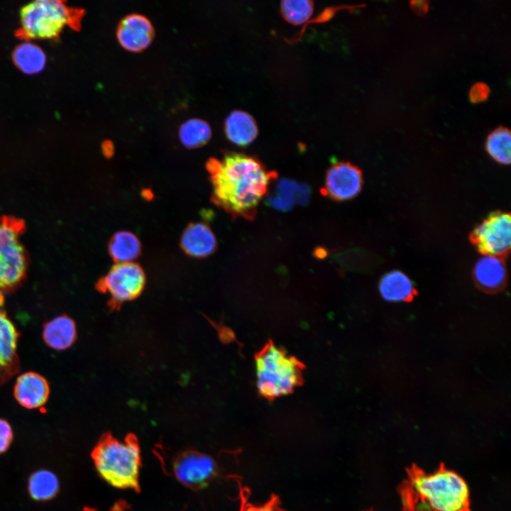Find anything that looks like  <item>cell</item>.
I'll return each instance as SVG.
<instances>
[{
	"mask_svg": "<svg viewBox=\"0 0 511 511\" xmlns=\"http://www.w3.org/2000/svg\"><path fill=\"white\" fill-rule=\"evenodd\" d=\"M212 187L211 200L234 218L253 220L270 185L278 178L255 157L230 152L207 164Z\"/></svg>",
	"mask_w": 511,
	"mask_h": 511,
	"instance_id": "cell-1",
	"label": "cell"
},
{
	"mask_svg": "<svg viewBox=\"0 0 511 511\" xmlns=\"http://www.w3.org/2000/svg\"><path fill=\"white\" fill-rule=\"evenodd\" d=\"M468 496L464 480L443 466L430 474L414 466L402 488L405 511H459L468 507Z\"/></svg>",
	"mask_w": 511,
	"mask_h": 511,
	"instance_id": "cell-2",
	"label": "cell"
},
{
	"mask_svg": "<svg viewBox=\"0 0 511 511\" xmlns=\"http://www.w3.org/2000/svg\"><path fill=\"white\" fill-rule=\"evenodd\" d=\"M259 393L273 399L292 392L302 382L304 366L271 341L255 356Z\"/></svg>",
	"mask_w": 511,
	"mask_h": 511,
	"instance_id": "cell-3",
	"label": "cell"
},
{
	"mask_svg": "<svg viewBox=\"0 0 511 511\" xmlns=\"http://www.w3.org/2000/svg\"><path fill=\"white\" fill-rule=\"evenodd\" d=\"M93 459L97 472L109 485L117 488L136 485L141 454L134 441L107 438L97 446Z\"/></svg>",
	"mask_w": 511,
	"mask_h": 511,
	"instance_id": "cell-4",
	"label": "cell"
},
{
	"mask_svg": "<svg viewBox=\"0 0 511 511\" xmlns=\"http://www.w3.org/2000/svg\"><path fill=\"white\" fill-rule=\"evenodd\" d=\"M79 11L61 1L36 0L20 11L19 35L26 40L57 38L67 26H75Z\"/></svg>",
	"mask_w": 511,
	"mask_h": 511,
	"instance_id": "cell-5",
	"label": "cell"
},
{
	"mask_svg": "<svg viewBox=\"0 0 511 511\" xmlns=\"http://www.w3.org/2000/svg\"><path fill=\"white\" fill-rule=\"evenodd\" d=\"M23 229L22 221L0 218V295L16 289L26 277L28 261L21 239Z\"/></svg>",
	"mask_w": 511,
	"mask_h": 511,
	"instance_id": "cell-6",
	"label": "cell"
},
{
	"mask_svg": "<svg viewBox=\"0 0 511 511\" xmlns=\"http://www.w3.org/2000/svg\"><path fill=\"white\" fill-rule=\"evenodd\" d=\"M145 276L136 263H120L114 265L109 273L97 282V289L110 297L109 305L119 309L125 302L139 296L145 286Z\"/></svg>",
	"mask_w": 511,
	"mask_h": 511,
	"instance_id": "cell-7",
	"label": "cell"
},
{
	"mask_svg": "<svg viewBox=\"0 0 511 511\" xmlns=\"http://www.w3.org/2000/svg\"><path fill=\"white\" fill-rule=\"evenodd\" d=\"M510 223V213L493 211L472 230L469 240L483 256L505 259L511 246Z\"/></svg>",
	"mask_w": 511,
	"mask_h": 511,
	"instance_id": "cell-8",
	"label": "cell"
},
{
	"mask_svg": "<svg viewBox=\"0 0 511 511\" xmlns=\"http://www.w3.org/2000/svg\"><path fill=\"white\" fill-rule=\"evenodd\" d=\"M363 183V173L358 166L349 162H336L326 172L322 193L335 201H346L360 193Z\"/></svg>",
	"mask_w": 511,
	"mask_h": 511,
	"instance_id": "cell-9",
	"label": "cell"
},
{
	"mask_svg": "<svg viewBox=\"0 0 511 511\" xmlns=\"http://www.w3.org/2000/svg\"><path fill=\"white\" fill-rule=\"evenodd\" d=\"M18 337L13 323L6 312L0 309V385L9 380L19 370Z\"/></svg>",
	"mask_w": 511,
	"mask_h": 511,
	"instance_id": "cell-10",
	"label": "cell"
},
{
	"mask_svg": "<svg viewBox=\"0 0 511 511\" xmlns=\"http://www.w3.org/2000/svg\"><path fill=\"white\" fill-rule=\"evenodd\" d=\"M116 35L119 43L126 50L138 52L150 45L154 29L148 18L141 14L131 13L121 20Z\"/></svg>",
	"mask_w": 511,
	"mask_h": 511,
	"instance_id": "cell-11",
	"label": "cell"
},
{
	"mask_svg": "<svg viewBox=\"0 0 511 511\" xmlns=\"http://www.w3.org/2000/svg\"><path fill=\"white\" fill-rule=\"evenodd\" d=\"M215 468V463L210 456L194 452L184 454L175 461L174 473L182 483L200 486L211 478Z\"/></svg>",
	"mask_w": 511,
	"mask_h": 511,
	"instance_id": "cell-12",
	"label": "cell"
},
{
	"mask_svg": "<svg viewBox=\"0 0 511 511\" xmlns=\"http://www.w3.org/2000/svg\"><path fill=\"white\" fill-rule=\"evenodd\" d=\"M49 395L48 380L40 374L33 371L20 375L13 388L15 399L26 409L42 407L46 403Z\"/></svg>",
	"mask_w": 511,
	"mask_h": 511,
	"instance_id": "cell-13",
	"label": "cell"
},
{
	"mask_svg": "<svg viewBox=\"0 0 511 511\" xmlns=\"http://www.w3.org/2000/svg\"><path fill=\"white\" fill-rule=\"evenodd\" d=\"M473 277L477 285L488 292H496L504 287L507 279L505 259L483 256L473 269Z\"/></svg>",
	"mask_w": 511,
	"mask_h": 511,
	"instance_id": "cell-14",
	"label": "cell"
},
{
	"mask_svg": "<svg viewBox=\"0 0 511 511\" xmlns=\"http://www.w3.org/2000/svg\"><path fill=\"white\" fill-rule=\"evenodd\" d=\"M181 246L188 255L202 258L211 255L216 248V237L210 228L203 223H194L184 231Z\"/></svg>",
	"mask_w": 511,
	"mask_h": 511,
	"instance_id": "cell-15",
	"label": "cell"
},
{
	"mask_svg": "<svg viewBox=\"0 0 511 511\" xmlns=\"http://www.w3.org/2000/svg\"><path fill=\"white\" fill-rule=\"evenodd\" d=\"M76 338L75 323L66 314L54 317L43 326V341L48 346L53 349L65 350L73 345Z\"/></svg>",
	"mask_w": 511,
	"mask_h": 511,
	"instance_id": "cell-16",
	"label": "cell"
},
{
	"mask_svg": "<svg viewBox=\"0 0 511 511\" xmlns=\"http://www.w3.org/2000/svg\"><path fill=\"white\" fill-rule=\"evenodd\" d=\"M310 197L309 187L305 184L282 179L276 185L268 203L276 209L287 211L295 204H305Z\"/></svg>",
	"mask_w": 511,
	"mask_h": 511,
	"instance_id": "cell-17",
	"label": "cell"
},
{
	"mask_svg": "<svg viewBox=\"0 0 511 511\" xmlns=\"http://www.w3.org/2000/svg\"><path fill=\"white\" fill-rule=\"evenodd\" d=\"M224 131L228 139L239 146H246L251 143L258 133L253 117L241 110L233 111L226 117Z\"/></svg>",
	"mask_w": 511,
	"mask_h": 511,
	"instance_id": "cell-18",
	"label": "cell"
},
{
	"mask_svg": "<svg viewBox=\"0 0 511 511\" xmlns=\"http://www.w3.org/2000/svg\"><path fill=\"white\" fill-rule=\"evenodd\" d=\"M379 291L385 300L390 302L408 301L415 295L410 278L397 270L388 272L381 278Z\"/></svg>",
	"mask_w": 511,
	"mask_h": 511,
	"instance_id": "cell-19",
	"label": "cell"
},
{
	"mask_svg": "<svg viewBox=\"0 0 511 511\" xmlns=\"http://www.w3.org/2000/svg\"><path fill=\"white\" fill-rule=\"evenodd\" d=\"M12 60L23 73L35 75L44 69L46 56L38 45L31 40H25L13 50Z\"/></svg>",
	"mask_w": 511,
	"mask_h": 511,
	"instance_id": "cell-20",
	"label": "cell"
},
{
	"mask_svg": "<svg viewBox=\"0 0 511 511\" xmlns=\"http://www.w3.org/2000/svg\"><path fill=\"white\" fill-rule=\"evenodd\" d=\"M141 249L138 238L128 231L115 233L109 243V253L118 263L135 260L140 255Z\"/></svg>",
	"mask_w": 511,
	"mask_h": 511,
	"instance_id": "cell-21",
	"label": "cell"
},
{
	"mask_svg": "<svg viewBox=\"0 0 511 511\" xmlns=\"http://www.w3.org/2000/svg\"><path fill=\"white\" fill-rule=\"evenodd\" d=\"M488 155L497 163L509 165L511 159V134L504 126H498L491 131L485 141Z\"/></svg>",
	"mask_w": 511,
	"mask_h": 511,
	"instance_id": "cell-22",
	"label": "cell"
},
{
	"mask_svg": "<svg viewBox=\"0 0 511 511\" xmlns=\"http://www.w3.org/2000/svg\"><path fill=\"white\" fill-rule=\"evenodd\" d=\"M59 481L57 476L48 470L33 473L28 480V492L36 500L43 501L53 498L57 493Z\"/></svg>",
	"mask_w": 511,
	"mask_h": 511,
	"instance_id": "cell-23",
	"label": "cell"
},
{
	"mask_svg": "<svg viewBox=\"0 0 511 511\" xmlns=\"http://www.w3.org/2000/svg\"><path fill=\"white\" fill-rule=\"evenodd\" d=\"M211 136L208 123L199 119H191L185 121L179 129V137L187 148H194L207 143Z\"/></svg>",
	"mask_w": 511,
	"mask_h": 511,
	"instance_id": "cell-24",
	"label": "cell"
},
{
	"mask_svg": "<svg viewBox=\"0 0 511 511\" xmlns=\"http://www.w3.org/2000/svg\"><path fill=\"white\" fill-rule=\"evenodd\" d=\"M280 10L287 21L299 25L306 22L312 14L313 2L309 0L282 1Z\"/></svg>",
	"mask_w": 511,
	"mask_h": 511,
	"instance_id": "cell-25",
	"label": "cell"
},
{
	"mask_svg": "<svg viewBox=\"0 0 511 511\" xmlns=\"http://www.w3.org/2000/svg\"><path fill=\"white\" fill-rule=\"evenodd\" d=\"M490 89L484 82H476L470 89L469 99L472 103H480L485 101L490 94Z\"/></svg>",
	"mask_w": 511,
	"mask_h": 511,
	"instance_id": "cell-26",
	"label": "cell"
},
{
	"mask_svg": "<svg viewBox=\"0 0 511 511\" xmlns=\"http://www.w3.org/2000/svg\"><path fill=\"white\" fill-rule=\"evenodd\" d=\"M13 439V431L9 423L0 419V454L5 452L9 447Z\"/></svg>",
	"mask_w": 511,
	"mask_h": 511,
	"instance_id": "cell-27",
	"label": "cell"
},
{
	"mask_svg": "<svg viewBox=\"0 0 511 511\" xmlns=\"http://www.w3.org/2000/svg\"><path fill=\"white\" fill-rule=\"evenodd\" d=\"M412 11L417 15H424L429 10V1H412L410 3Z\"/></svg>",
	"mask_w": 511,
	"mask_h": 511,
	"instance_id": "cell-28",
	"label": "cell"
},
{
	"mask_svg": "<svg viewBox=\"0 0 511 511\" xmlns=\"http://www.w3.org/2000/svg\"><path fill=\"white\" fill-rule=\"evenodd\" d=\"M244 511H281L273 502H269L263 505H248L245 507Z\"/></svg>",
	"mask_w": 511,
	"mask_h": 511,
	"instance_id": "cell-29",
	"label": "cell"
},
{
	"mask_svg": "<svg viewBox=\"0 0 511 511\" xmlns=\"http://www.w3.org/2000/svg\"><path fill=\"white\" fill-rule=\"evenodd\" d=\"M459 511H470V510H469L468 507H464V508L460 510Z\"/></svg>",
	"mask_w": 511,
	"mask_h": 511,
	"instance_id": "cell-30",
	"label": "cell"
}]
</instances>
